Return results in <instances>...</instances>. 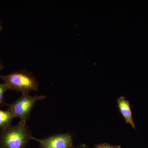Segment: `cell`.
Segmentation results:
<instances>
[{
    "label": "cell",
    "instance_id": "6da1fadb",
    "mask_svg": "<svg viewBox=\"0 0 148 148\" xmlns=\"http://www.w3.org/2000/svg\"><path fill=\"white\" fill-rule=\"evenodd\" d=\"M33 137L27 123L20 121L16 125L1 130L0 148H25Z\"/></svg>",
    "mask_w": 148,
    "mask_h": 148
},
{
    "label": "cell",
    "instance_id": "7a4b0ae2",
    "mask_svg": "<svg viewBox=\"0 0 148 148\" xmlns=\"http://www.w3.org/2000/svg\"><path fill=\"white\" fill-rule=\"evenodd\" d=\"M0 77L9 90L26 94L38 90V82L34 75L26 71H18L6 75H0Z\"/></svg>",
    "mask_w": 148,
    "mask_h": 148
},
{
    "label": "cell",
    "instance_id": "3957f363",
    "mask_svg": "<svg viewBox=\"0 0 148 148\" xmlns=\"http://www.w3.org/2000/svg\"><path fill=\"white\" fill-rule=\"evenodd\" d=\"M46 98L45 95L31 96L28 94L22 93L20 98L12 104L7 105L8 110L12 113L15 118H18L20 121L27 123L36 103Z\"/></svg>",
    "mask_w": 148,
    "mask_h": 148
},
{
    "label": "cell",
    "instance_id": "277c9868",
    "mask_svg": "<svg viewBox=\"0 0 148 148\" xmlns=\"http://www.w3.org/2000/svg\"><path fill=\"white\" fill-rule=\"evenodd\" d=\"M32 140L36 141L40 148H74L73 136L71 133H61L43 139L33 137Z\"/></svg>",
    "mask_w": 148,
    "mask_h": 148
},
{
    "label": "cell",
    "instance_id": "5b68a950",
    "mask_svg": "<svg viewBox=\"0 0 148 148\" xmlns=\"http://www.w3.org/2000/svg\"><path fill=\"white\" fill-rule=\"evenodd\" d=\"M117 103L120 113L125 120V123L130 124L132 128L136 129L129 101L126 100L124 96H121L117 100Z\"/></svg>",
    "mask_w": 148,
    "mask_h": 148
},
{
    "label": "cell",
    "instance_id": "8992f818",
    "mask_svg": "<svg viewBox=\"0 0 148 148\" xmlns=\"http://www.w3.org/2000/svg\"><path fill=\"white\" fill-rule=\"evenodd\" d=\"M15 118L14 115L8 110H0V129L3 130L10 126Z\"/></svg>",
    "mask_w": 148,
    "mask_h": 148
},
{
    "label": "cell",
    "instance_id": "52a82bcc",
    "mask_svg": "<svg viewBox=\"0 0 148 148\" xmlns=\"http://www.w3.org/2000/svg\"><path fill=\"white\" fill-rule=\"evenodd\" d=\"M8 86L5 83H0V108L4 106H7L4 99L5 93L8 90Z\"/></svg>",
    "mask_w": 148,
    "mask_h": 148
},
{
    "label": "cell",
    "instance_id": "ba28073f",
    "mask_svg": "<svg viewBox=\"0 0 148 148\" xmlns=\"http://www.w3.org/2000/svg\"><path fill=\"white\" fill-rule=\"evenodd\" d=\"M93 148H121L120 145H113L108 143L96 144Z\"/></svg>",
    "mask_w": 148,
    "mask_h": 148
},
{
    "label": "cell",
    "instance_id": "9c48e42d",
    "mask_svg": "<svg viewBox=\"0 0 148 148\" xmlns=\"http://www.w3.org/2000/svg\"><path fill=\"white\" fill-rule=\"evenodd\" d=\"M74 148H90L89 146L85 144H79L76 147H74Z\"/></svg>",
    "mask_w": 148,
    "mask_h": 148
},
{
    "label": "cell",
    "instance_id": "30bf717a",
    "mask_svg": "<svg viewBox=\"0 0 148 148\" xmlns=\"http://www.w3.org/2000/svg\"><path fill=\"white\" fill-rule=\"evenodd\" d=\"M4 68V67L3 66L1 62L0 61V71H1Z\"/></svg>",
    "mask_w": 148,
    "mask_h": 148
},
{
    "label": "cell",
    "instance_id": "8fae6325",
    "mask_svg": "<svg viewBox=\"0 0 148 148\" xmlns=\"http://www.w3.org/2000/svg\"><path fill=\"white\" fill-rule=\"evenodd\" d=\"M3 30V26L1 24H0V32H1Z\"/></svg>",
    "mask_w": 148,
    "mask_h": 148
}]
</instances>
